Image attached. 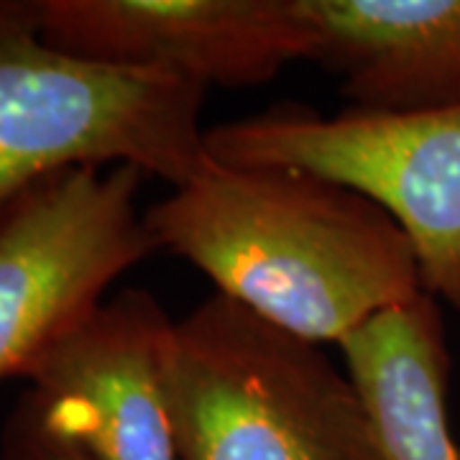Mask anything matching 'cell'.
<instances>
[{
  "label": "cell",
  "mask_w": 460,
  "mask_h": 460,
  "mask_svg": "<svg viewBox=\"0 0 460 460\" xmlns=\"http://www.w3.org/2000/svg\"><path fill=\"white\" fill-rule=\"evenodd\" d=\"M156 251L217 295L314 345H341L425 287L407 235L376 202L292 166L210 162L146 210Z\"/></svg>",
  "instance_id": "1"
},
{
  "label": "cell",
  "mask_w": 460,
  "mask_h": 460,
  "mask_svg": "<svg viewBox=\"0 0 460 460\" xmlns=\"http://www.w3.org/2000/svg\"><path fill=\"white\" fill-rule=\"evenodd\" d=\"M169 384L177 460H384L348 368L226 295L174 320Z\"/></svg>",
  "instance_id": "2"
},
{
  "label": "cell",
  "mask_w": 460,
  "mask_h": 460,
  "mask_svg": "<svg viewBox=\"0 0 460 460\" xmlns=\"http://www.w3.org/2000/svg\"><path fill=\"white\" fill-rule=\"evenodd\" d=\"M208 87L95 65L41 39L39 0H0V213L77 166H133L180 187L210 162Z\"/></svg>",
  "instance_id": "3"
},
{
  "label": "cell",
  "mask_w": 460,
  "mask_h": 460,
  "mask_svg": "<svg viewBox=\"0 0 460 460\" xmlns=\"http://www.w3.org/2000/svg\"><path fill=\"white\" fill-rule=\"evenodd\" d=\"M220 164L292 166L376 202L414 248L422 287L460 314V105L420 113L299 102L205 131Z\"/></svg>",
  "instance_id": "4"
},
{
  "label": "cell",
  "mask_w": 460,
  "mask_h": 460,
  "mask_svg": "<svg viewBox=\"0 0 460 460\" xmlns=\"http://www.w3.org/2000/svg\"><path fill=\"white\" fill-rule=\"evenodd\" d=\"M133 166H77L0 213V378L26 376L51 345L156 253Z\"/></svg>",
  "instance_id": "5"
},
{
  "label": "cell",
  "mask_w": 460,
  "mask_h": 460,
  "mask_svg": "<svg viewBox=\"0 0 460 460\" xmlns=\"http://www.w3.org/2000/svg\"><path fill=\"white\" fill-rule=\"evenodd\" d=\"M41 39L95 65L253 87L310 62L302 0H39Z\"/></svg>",
  "instance_id": "6"
},
{
  "label": "cell",
  "mask_w": 460,
  "mask_h": 460,
  "mask_svg": "<svg viewBox=\"0 0 460 460\" xmlns=\"http://www.w3.org/2000/svg\"><path fill=\"white\" fill-rule=\"evenodd\" d=\"M172 330L148 289H123L33 363L26 392L90 460H177Z\"/></svg>",
  "instance_id": "7"
},
{
  "label": "cell",
  "mask_w": 460,
  "mask_h": 460,
  "mask_svg": "<svg viewBox=\"0 0 460 460\" xmlns=\"http://www.w3.org/2000/svg\"><path fill=\"white\" fill-rule=\"evenodd\" d=\"M310 62L350 108L420 113L460 105V0H302Z\"/></svg>",
  "instance_id": "8"
},
{
  "label": "cell",
  "mask_w": 460,
  "mask_h": 460,
  "mask_svg": "<svg viewBox=\"0 0 460 460\" xmlns=\"http://www.w3.org/2000/svg\"><path fill=\"white\" fill-rule=\"evenodd\" d=\"M376 428L384 460H460L447 414L450 353L440 302L420 295L338 345Z\"/></svg>",
  "instance_id": "9"
},
{
  "label": "cell",
  "mask_w": 460,
  "mask_h": 460,
  "mask_svg": "<svg viewBox=\"0 0 460 460\" xmlns=\"http://www.w3.org/2000/svg\"><path fill=\"white\" fill-rule=\"evenodd\" d=\"M0 460H90V456L69 438L54 432L29 392H23L0 432Z\"/></svg>",
  "instance_id": "10"
}]
</instances>
